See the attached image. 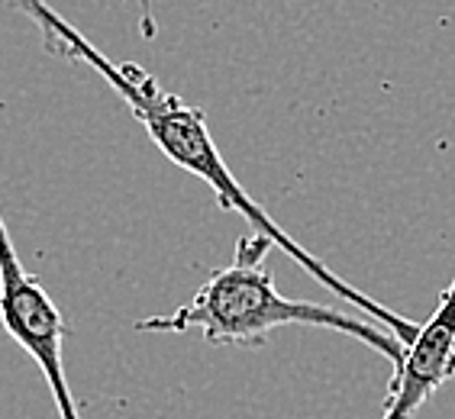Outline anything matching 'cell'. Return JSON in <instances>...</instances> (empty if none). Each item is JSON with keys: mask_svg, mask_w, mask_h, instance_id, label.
Wrapping results in <instances>:
<instances>
[{"mask_svg": "<svg viewBox=\"0 0 455 419\" xmlns=\"http://www.w3.org/2000/svg\"><path fill=\"white\" fill-rule=\"evenodd\" d=\"M10 4L23 10L36 27H39L49 52L61 55V59L84 61L97 75H104V81L130 104L136 120L146 126L149 139L165 152L168 162L184 168L188 175L211 184V191L217 194L220 207L239 213V217L252 226V233L272 239V245H278L281 252L291 255L307 274H314L326 290H333L336 297L349 300L352 306H359L368 316H375L378 323L385 326L401 345H407V342L417 336V323H411V320L401 313H391L387 306H381L378 300L368 297V294H362V290L349 288L342 278H336L333 271L326 268L320 258H314V255L307 252L304 245L294 242V239L243 191V184L229 175L227 162L220 155L217 142H213L211 130H207V120H204V114L197 107L184 104L181 97L162 91L158 81L152 78L146 68H140V65H132V61L130 65H116V61H110L97 45H91L78 29L71 27L68 20H61L52 7H45L43 0H10Z\"/></svg>", "mask_w": 455, "mask_h": 419, "instance_id": "6da1fadb", "label": "cell"}, {"mask_svg": "<svg viewBox=\"0 0 455 419\" xmlns=\"http://www.w3.org/2000/svg\"><path fill=\"white\" fill-rule=\"evenodd\" d=\"M272 252V239L249 233L236 242V255L227 268L213 271L204 281L197 294L188 304L175 306L165 316L140 320V332H204L211 345H243L255 349L265 345L268 336L281 326H320L342 336L359 339L362 345L375 349L391 365H401L403 345L387 329L365 323L359 316H349L342 310L310 300H291L278 294L275 278L265 258Z\"/></svg>", "mask_w": 455, "mask_h": 419, "instance_id": "7a4b0ae2", "label": "cell"}, {"mask_svg": "<svg viewBox=\"0 0 455 419\" xmlns=\"http://www.w3.org/2000/svg\"><path fill=\"white\" fill-rule=\"evenodd\" d=\"M0 323L10 339L39 365L59 407V419H81L65 377V359H61L65 336H68L65 316L45 294L39 278L29 274L17 258L4 217H0Z\"/></svg>", "mask_w": 455, "mask_h": 419, "instance_id": "3957f363", "label": "cell"}, {"mask_svg": "<svg viewBox=\"0 0 455 419\" xmlns=\"http://www.w3.org/2000/svg\"><path fill=\"white\" fill-rule=\"evenodd\" d=\"M449 377H455V278L443 290L433 316L417 326V336L403 345V359L395 368L381 419H413V413Z\"/></svg>", "mask_w": 455, "mask_h": 419, "instance_id": "277c9868", "label": "cell"}, {"mask_svg": "<svg viewBox=\"0 0 455 419\" xmlns=\"http://www.w3.org/2000/svg\"><path fill=\"white\" fill-rule=\"evenodd\" d=\"M140 7H142V36L152 39L156 36V27H152V0H140Z\"/></svg>", "mask_w": 455, "mask_h": 419, "instance_id": "5b68a950", "label": "cell"}]
</instances>
